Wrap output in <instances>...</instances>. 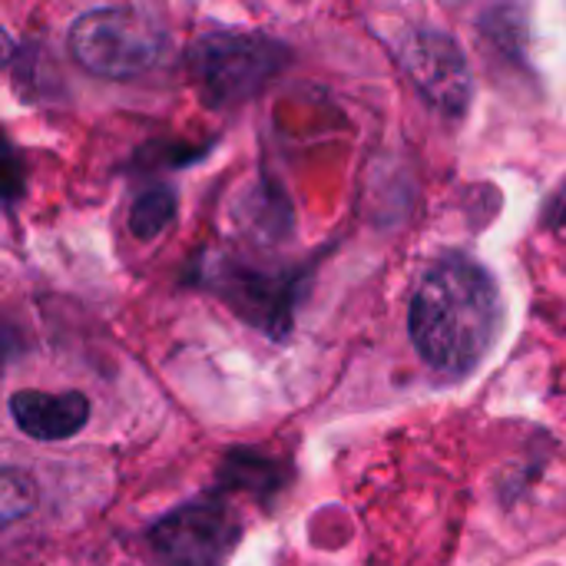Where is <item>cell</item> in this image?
<instances>
[{"instance_id":"obj_1","label":"cell","mask_w":566,"mask_h":566,"mask_svg":"<svg viewBox=\"0 0 566 566\" xmlns=\"http://www.w3.org/2000/svg\"><path fill=\"white\" fill-rule=\"evenodd\" d=\"M411 342L441 375L461 378L481 365L501 325L494 279L464 255L438 259L411 295Z\"/></svg>"},{"instance_id":"obj_2","label":"cell","mask_w":566,"mask_h":566,"mask_svg":"<svg viewBox=\"0 0 566 566\" xmlns=\"http://www.w3.org/2000/svg\"><path fill=\"white\" fill-rule=\"evenodd\" d=\"M289 63V50L262 33L209 30L189 50V73L212 106L255 96Z\"/></svg>"},{"instance_id":"obj_3","label":"cell","mask_w":566,"mask_h":566,"mask_svg":"<svg viewBox=\"0 0 566 566\" xmlns=\"http://www.w3.org/2000/svg\"><path fill=\"white\" fill-rule=\"evenodd\" d=\"M70 53L93 76L133 80L163 60L166 36L129 7H99L70 27Z\"/></svg>"},{"instance_id":"obj_4","label":"cell","mask_w":566,"mask_h":566,"mask_svg":"<svg viewBox=\"0 0 566 566\" xmlns=\"http://www.w3.org/2000/svg\"><path fill=\"white\" fill-rule=\"evenodd\" d=\"M242 524L222 494H202L159 517L146 544L159 566H226L239 547Z\"/></svg>"},{"instance_id":"obj_5","label":"cell","mask_w":566,"mask_h":566,"mask_svg":"<svg viewBox=\"0 0 566 566\" xmlns=\"http://www.w3.org/2000/svg\"><path fill=\"white\" fill-rule=\"evenodd\" d=\"M13 424L33 441H66L90 421V401L80 391H17L10 398Z\"/></svg>"},{"instance_id":"obj_6","label":"cell","mask_w":566,"mask_h":566,"mask_svg":"<svg viewBox=\"0 0 566 566\" xmlns=\"http://www.w3.org/2000/svg\"><path fill=\"white\" fill-rule=\"evenodd\" d=\"M219 484L226 491H242V494H255V497H269L279 494L282 488V468L265 458L262 451H229V458L219 468Z\"/></svg>"},{"instance_id":"obj_7","label":"cell","mask_w":566,"mask_h":566,"mask_svg":"<svg viewBox=\"0 0 566 566\" xmlns=\"http://www.w3.org/2000/svg\"><path fill=\"white\" fill-rule=\"evenodd\" d=\"M176 219V192L172 189H149L143 192L136 202H133V212H129V232L136 239H156L163 235Z\"/></svg>"},{"instance_id":"obj_8","label":"cell","mask_w":566,"mask_h":566,"mask_svg":"<svg viewBox=\"0 0 566 566\" xmlns=\"http://www.w3.org/2000/svg\"><path fill=\"white\" fill-rule=\"evenodd\" d=\"M33 507H36V484L17 468H0V531L20 524Z\"/></svg>"},{"instance_id":"obj_9","label":"cell","mask_w":566,"mask_h":566,"mask_svg":"<svg viewBox=\"0 0 566 566\" xmlns=\"http://www.w3.org/2000/svg\"><path fill=\"white\" fill-rule=\"evenodd\" d=\"M27 189V166L20 149L10 143V136L0 129V202L20 199Z\"/></svg>"},{"instance_id":"obj_10","label":"cell","mask_w":566,"mask_h":566,"mask_svg":"<svg viewBox=\"0 0 566 566\" xmlns=\"http://www.w3.org/2000/svg\"><path fill=\"white\" fill-rule=\"evenodd\" d=\"M13 53H17V46H13V40H10V33L0 27V66H7L10 60H13Z\"/></svg>"}]
</instances>
